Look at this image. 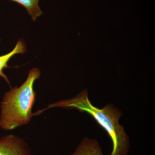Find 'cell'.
<instances>
[{
    "label": "cell",
    "mask_w": 155,
    "mask_h": 155,
    "mask_svg": "<svg viewBox=\"0 0 155 155\" xmlns=\"http://www.w3.org/2000/svg\"><path fill=\"white\" fill-rule=\"evenodd\" d=\"M56 107L75 108L87 113L110 136L113 143V150L110 155H127L128 153L130 147L129 139L124 127L119 124L122 114L118 108L112 104L107 105L102 109L95 107L89 99L87 90L83 91L71 99L51 104L45 110Z\"/></svg>",
    "instance_id": "obj_1"
},
{
    "label": "cell",
    "mask_w": 155,
    "mask_h": 155,
    "mask_svg": "<svg viewBox=\"0 0 155 155\" xmlns=\"http://www.w3.org/2000/svg\"><path fill=\"white\" fill-rule=\"evenodd\" d=\"M20 4L23 6L28 11L31 19L35 21L37 18L40 17L43 14L39 6V0H10Z\"/></svg>",
    "instance_id": "obj_6"
},
{
    "label": "cell",
    "mask_w": 155,
    "mask_h": 155,
    "mask_svg": "<svg viewBox=\"0 0 155 155\" xmlns=\"http://www.w3.org/2000/svg\"><path fill=\"white\" fill-rule=\"evenodd\" d=\"M72 155H104L98 142L95 140L84 139Z\"/></svg>",
    "instance_id": "obj_4"
},
{
    "label": "cell",
    "mask_w": 155,
    "mask_h": 155,
    "mask_svg": "<svg viewBox=\"0 0 155 155\" xmlns=\"http://www.w3.org/2000/svg\"><path fill=\"white\" fill-rule=\"evenodd\" d=\"M40 75L38 68L31 69L22 85L6 93L1 105L0 127L2 129L13 130L30 122L34 115L32 110L36 97L34 84Z\"/></svg>",
    "instance_id": "obj_2"
},
{
    "label": "cell",
    "mask_w": 155,
    "mask_h": 155,
    "mask_svg": "<svg viewBox=\"0 0 155 155\" xmlns=\"http://www.w3.org/2000/svg\"><path fill=\"white\" fill-rule=\"evenodd\" d=\"M0 155H31V153L24 140L10 134L0 138Z\"/></svg>",
    "instance_id": "obj_3"
},
{
    "label": "cell",
    "mask_w": 155,
    "mask_h": 155,
    "mask_svg": "<svg viewBox=\"0 0 155 155\" xmlns=\"http://www.w3.org/2000/svg\"><path fill=\"white\" fill-rule=\"evenodd\" d=\"M26 51V47L25 42L20 39L17 42L15 48L11 51L6 54L0 56V76L2 77L9 85H10V81L8 77L3 72V69L10 67L8 66V63L13 56L17 54H24Z\"/></svg>",
    "instance_id": "obj_5"
},
{
    "label": "cell",
    "mask_w": 155,
    "mask_h": 155,
    "mask_svg": "<svg viewBox=\"0 0 155 155\" xmlns=\"http://www.w3.org/2000/svg\"><path fill=\"white\" fill-rule=\"evenodd\" d=\"M0 41H1V39H0Z\"/></svg>",
    "instance_id": "obj_7"
}]
</instances>
